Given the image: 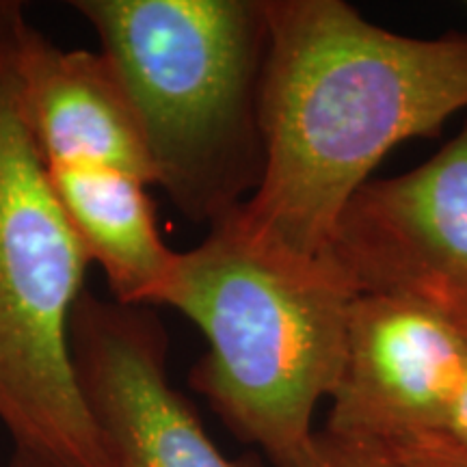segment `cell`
Instances as JSON below:
<instances>
[{
  "instance_id": "5",
  "label": "cell",
  "mask_w": 467,
  "mask_h": 467,
  "mask_svg": "<svg viewBox=\"0 0 467 467\" xmlns=\"http://www.w3.org/2000/svg\"><path fill=\"white\" fill-rule=\"evenodd\" d=\"M329 255L358 292L418 303L467 340V121L422 165L372 178Z\"/></svg>"
},
{
  "instance_id": "9",
  "label": "cell",
  "mask_w": 467,
  "mask_h": 467,
  "mask_svg": "<svg viewBox=\"0 0 467 467\" xmlns=\"http://www.w3.org/2000/svg\"><path fill=\"white\" fill-rule=\"evenodd\" d=\"M46 178L87 260L102 266L113 301L162 306L178 251L162 241L145 192L148 184L132 173L91 162L50 165Z\"/></svg>"
},
{
  "instance_id": "13",
  "label": "cell",
  "mask_w": 467,
  "mask_h": 467,
  "mask_svg": "<svg viewBox=\"0 0 467 467\" xmlns=\"http://www.w3.org/2000/svg\"><path fill=\"white\" fill-rule=\"evenodd\" d=\"M7 467H52L50 463H46V461L33 457V454H28L25 451H17L14 452V457H11L9 465Z\"/></svg>"
},
{
  "instance_id": "3",
  "label": "cell",
  "mask_w": 467,
  "mask_h": 467,
  "mask_svg": "<svg viewBox=\"0 0 467 467\" xmlns=\"http://www.w3.org/2000/svg\"><path fill=\"white\" fill-rule=\"evenodd\" d=\"M139 113L154 184L208 227L254 195L268 55L265 0H72Z\"/></svg>"
},
{
  "instance_id": "10",
  "label": "cell",
  "mask_w": 467,
  "mask_h": 467,
  "mask_svg": "<svg viewBox=\"0 0 467 467\" xmlns=\"http://www.w3.org/2000/svg\"><path fill=\"white\" fill-rule=\"evenodd\" d=\"M285 467H405L389 448L347 440L320 429Z\"/></svg>"
},
{
  "instance_id": "1",
  "label": "cell",
  "mask_w": 467,
  "mask_h": 467,
  "mask_svg": "<svg viewBox=\"0 0 467 467\" xmlns=\"http://www.w3.org/2000/svg\"><path fill=\"white\" fill-rule=\"evenodd\" d=\"M265 3V167L234 217L268 247L325 258L385 156L467 110V31L411 37L344 0Z\"/></svg>"
},
{
  "instance_id": "7",
  "label": "cell",
  "mask_w": 467,
  "mask_h": 467,
  "mask_svg": "<svg viewBox=\"0 0 467 467\" xmlns=\"http://www.w3.org/2000/svg\"><path fill=\"white\" fill-rule=\"evenodd\" d=\"M467 381V340L418 303L359 292L325 431L392 448L446 435Z\"/></svg>"
},
{
  "instance_id": "12",
  "label": "cell",
  "mask_w": 467,
  "mask_h": 467,
  "mask_svg": "<svg viewBox=\"0 0 467 467\" xmlns=\"http://www.w3.org/2000/svg\"><path fill=\"white\" fill-rule=\"evenodd\" d=\"M443 437L467 451V381L463 385V392H461L457 405H454L451 422H448L446 435Z\"/></svg>"
},
{
  "instance_id": "6",
  "label": "cell",
  "mask_w": 467,
  "mask_h": 467,
  "mask_svg": "<svg viewBox=\"0 0 467 467\" xmlns=\"http://www.w3.org/2000/svg\"><path fill=\"white\" fill-rule=\"evenodd\" d=\"M72 353L110 467H254L227 459L169 383V336L151 307L85 290L74 307Z\"/></svg>"
},
{
  "instance_id": "11",
  "label": "cell",
  "mask_w": 467,
  "mask_h": 467,
  "mask_svg": "<svg viewBox=\"0 0 467 467\" xmlns=\"http://www.w3.org/2000/svg\"><path fill=\"white\" fill-rule=\"evenodd\" d=\"M389 451L405 467H467V451L440 435L413 437Z\"/></svg>"
},
{
  "instance_id": "2",
  "label": "cell",
  "mask_w": 467,
  "mask_h": 467,
  "mask_svg": "<svg viewBox=\"0 0 467 467\" xmlns=\"http://www.w3.org/2000/svg\"><path fill=\"white\" fill-rule=\"evenodd\" d=\"M359 292L325 258H296L251 238L227 214L178 251L162 306L202 331L189 383L238 440L285 467L312 440L314 413L340 381Z\"/></svg>"
},
{
  "instance_id": "8",
  "label": "cell",
  "mask_w": 467,
  "mask_h": 467,
  "mask_svg": "<svg viewBox=\"0 0 467 467\" xmlns=\"http://www.w3.org/2000/svg\"><path fill=\"white\" fill-rule=\"evenodd\" d=\"M11 66L22 115L46 167L91 162L154 184L139 113L109 57L58 48L17 5Z\"/></svg>"
},
{
  "instance_id": "4",
  "label": "cell",
  "mask_w": 467,
  "mask_h": 467,
  "mask_svg": "<svg viewBox=\"0 0 467 467\" xmlns=\"http://www.w3.org/2000/svg\"><path fill=\"white\" fill-rule=\"evenodd\" d=\"M0 0V422L52 467H110L80 388L72 317L91 262L55 200L11 66Z\"/></svg>"
}]
</instances>
